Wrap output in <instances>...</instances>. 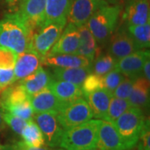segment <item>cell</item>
<instances>
[{
	"mask_svg": "<svg viewBox=\"0 0 150 150\" xmlns=\"http://www.w3.org/2000/svg\"><path fill=\"white\" fill-rule=\"evenodd\" d=\"M33 33L17 12H9L0 20V47L21 54L31 48Z\"/></svg>",
	"mask_w": 150,
	"mask_h": 150,
	"instance_id": "obj_1",
	"label": "cell"
},
{
	"mask_svg": "<svg viewBox=\"0 0 150 150\" xmlns=\"http://www.w3.org/2000/svg\"><path fill=\"white\" fill-rule=\"evenodd\" d=\"M101 119H90L64 130L59 147L64 150H86L97 148Z\"/></svg>",
	"mask_w": 150,
	"mask_h": 150,
	"instance_id": "obj_2",
	"label": "cell"
},
{
	"mask_svg": "<svg viewBox=\"0 0 150 150\" xmlns=\"http://www.w3.org/2000/svg\"><path fill=\"white\" fill-rule=\"evenodd\" d=\"M122 12V4H106L100 7L86 23L87 27L95 38L98 44L107 43L115 31Z\"/></svg>",
	"mask_w": 150,
	"mask_h": 150,
	"instance_id": "obj_3",
	"label": "cell"
},
{
	"mask_svg": "<svg viewBox=\"0 0 150 150\" xmlns=\"http://www.w3.org/2000/svg\"><path fill=\"white\" fill-rule=\"evenodd\" d=\"M149 120L143 110L138 108L130 107L112 122L126 150L132 149L137 145L140 134Z\"/></svg>",
	"mask_w": 150,
	"mask_h": 150,
	"instance_id": "obj_4",
	"label": "cell"
},
{
	"mask_svg": "<svg viewBox=\"0 0 150 150\" xmlns=\"http://www.w3.org/2000/svg\"><path fill=\"white\" fill-rule=\"evenodd\" d=\"M57 117L64 130L80 125L93 118L84 97L67 103L57 112Z\"/></svg>",
	"mask_w": 150,
	"mask_h": 150,
	"instance_id": "obj_5",
	"label": "cell"
},
{
	"mask_svg": "<svg viewBox=\"0 0 150 150\" xmlns=\"http://www.w3.org/2000/svg\"><path fill=\"white\" fill-rule=\"evenodd\" d=\"M33 120L37 123L38 128L41 130L45 145L51 148H59L64 129L59 123L57 112L34 113L33 116Z\"/></svg>",
	"mask_w": 150,
	"mask_h": 150,
	"instance_id": "obj_6",
	"label": "cell"
},
{
	"mask_svg": "<svg viewBox=\"0 0 150 150\" xmlns=\"http://www.w3.org/2000/svg\"><path fill=\"white\" fill-rule=\"evenodd\" d=\"M66 25L60 23H45L33 33L31 48L44 58L58 41Z\"/></svg>",
	"mask_w": 150,
	"mask_h": 150,
	"instance_id": "obj_7",
	"label": "cell"
},
{
	"mask_svg": "<svg viewBox=\"0 0 150 150\" xmlns=\"http://www.w3.org/2000/svg\"><path fill=\"white\" fill-rule=\"evenodd\" d=\"M15 12L33 32L45 23V0H23Z\"/></svg>",
	"mask_w": 150,
	"mask_h": 150,
	"instance_id": "obj_8",
	"label": "cell"
},
{
	"mask_svg": "<svg viewBox=\"0 0 150 150\" xmlns=\"http://www.w3.org/2000/svg\"><path fill=\"white\" fill-rule=\"evenodd\" d=\"M106 4L105 0H72L67 23L76 27L83 25L100 7Z\"/></svg>",
	"mask_w": 150,
	"mask_h": 150,
	"instance_id": "obj_9",
	"label": "cell"
},
{
	"mask_svg": "<svg viewBox=\"0 0 150 150\" xmlns=\"http://www.w3.org/2000/svg\"><path fill=\"white\" fill-rule=\"evenodd\" d=\"M126 27L150 22L149 0H128L122 14Z\"/></svg>",
	"mask_w": 150,
	"mask_h": 150,
	"instance_id": "obj_10",
	"label": "cell"
},
{
	"mask_svg": "<svg viewBox=\"0 0 150 150\" xmlns=\"http://www.w3.org/2000/svg\"><path fill=\"white\" fill-rule=\"evenodd\" d=\"M43 59L44 58L40 56L32 48L18 54L16 63L13 68L15 83L23 79L41 68Z\"/></svg>",
	"mask_w": 150,
	"mask_h": 150,
	"instance_id": "obj_11",
	"label": "cell"
},
{
	"mask_svg": "<svg viewBox=\"0 0 150 150\" xmlns=\"http://www.w3.org/2000/svg\"><path fill=\"white\" fill-rule=\"evenodd\" d=\"M108 54L118 60L137 51L134 40L129 35L127 27H121L114 31L108 39Z\"/></svg>",
	"mask_w": 150,
	"mask_h": 150,
	"instance_id": "obj_12",
	"label": "cell"
},
{
	"mask_svg": "<svg viewBox=\"0 0 150 150\" xmlns=\"http://www.w3.org/2000/svg\"><path fill=\"white\" fill-rule=\"evenodd\" d=\"M149 50H137L133 54L117 60L116 69L125 77L136 79L142 75V70L145 61L149 59Z\"/></svg>",
	"mask_w": 150,
	"mask_h": 150,
	"instance_id": "obj_13",
	"label": "cell"
},
{
	"mask_svg": "<svg viewBox=\"0 0 150 150\" xmlns=\"http://www.w3.org/2000/svg\"><path fill=\"white\" fill-rule=\"evenodd\" d=\"M97 148L100 150H126L113 123L101 119Z\"/></svg>",
	"mask_w": 150,
	"mask_h": 150,
	"instance_id": "obj_14",
	"label": "cell"
},
{
	"mask_svg": "<svg viewBox=\"0 0 150 150\" xmlns=\"http://www.w3.org/2000/svg\"><path fill=\"white\" fill-rule=\"evenodd\" d=\"M79 45V33L78 28L68 23L65 26L58 41L47 55L64 54H77ZM46 55V56H47Z\"/></svg>",
	"mask_w": 150,
	"mask_h": 150,
	"instance_id": "obj_15",
	"label": "cell"
},
{
	"mask_svg": "<svg viewBox=\"0 0 150 150\" xmlns=\"http://www.w3.org/2000/svg\"><path fill=\"white\" fill-rule=\"evenodd\" d=\"M30 103L32 104L34 113L46 112H58L67 104L60 101L48 87L30 96Z\"/></svg>",
	"mask_w": 150,
	"mask_h": 150,
	"instance_id": "obj_16",
	"label": "cell"
},
{
	"mask_svg": "<svg viewBox=\"0 0 150 150\" xmlns=\"http://www.w3.org/2000/svg\"><path fill=\"white\" fill-rule=\"evenodd\" d=\"M92 63L90 59L78 54H64L45 56L43 64L52 68L71 69L92 67Z\"/></svg>",
	"mask_w": 150,
	"mask_h": 150,
	"instance_id": "obj_17",
	"label": "cell"
},
{
	"mask_svg": "<svg viewBox=\"0 0 150 150\" xmlns=\"http://www.w3.org/2000/svg\"><path fill=\"white\" fill-rule=\"evenodd\" d=\"M83 97L91 108L93 118L105 119L109 102L112 97V92L105 88H99L83 94Z\"/></svg>",
	"mask_w": 150,
	"mask_h": 150,
	"instance_id": "obj_18",
	"label": "cell"
},
{
	"mask_svg": "<svg viewBox=\"0 0 150 150\" xmlns=\"http://www.w3.org/2000/svg\"><path fill=\"white\" fill-rule=\"evenodd\" d=\"M71 2L72 0H45V23L66 25Z\"/></svg>",
	"mask_w": 150,
	"mask_h": 150,
	"instance_id": "obj_19",
	"label": "cell"
},
{
	"mask_svg": "<svg viewBox=\"0 0 150 150\" xmlns=\"http://www.w3.org/2000/svg\"><path fill=\"white\" fill-rule=\"evenodd\" d=\"M149 83L144 78L140 75L134 79L133 89L128 98L131 107L138 108L144 111L149 106Z\"/></svg>",
	"mask_w": 150,
	"mask_h": 150,
	"instance_id": "obj_20",
	"label": "cell"
},
{
	"mask_svg": "<svg viewBox=\"0 0 150 150\" xmlns=\"http://www.w3.org/2000/svg\"><path fill=\"white\" fill-rule=\"evenodd\" d=\"M48 88L60 101L64 103H69L79 98L83 97L81 86L76 85L67 81L53 79Z\"/></svg>",
	"mask_w": 150,
	"mask_h": 150,
	"instance_id": "obj_21",
	"label": "cell"
},
{
	"mask_svg": "<svg viewBox=\"0 0 150 150\" xmlns=\"http://www.w3.org/2000/svg\"><path fill=\"white\" fill-rule=\"evenodd\" d=\"M52 79L53 76L41 67L33 74L18 81V83H20L23 86L28 94L29 96H32L38 92L48 87Z\"/></svg>",
	"mask_w": 150,
	"mask_h": 150,
	"instance_id": "obj_22",
	"label": "cell"
},
{
	"mask_svg": "<svg viewBox=\"0 0 150 150\" xmlns=\"http://www.w3.org/2000/svg\"><path fill=\"white\" fill-rule=\"evenodd\" d=\"M77 28L79 33V45L77 54L88 58L93 62L96 57L98 44L86 23Z\"/></svg>",
	"mask_w": 150,
	"mask_h": 150,
	"instance_id": "obj_23",
	"label": "cell"
},
{
	"mask_svg": "<svg viewBox=\"0 0 150 150\" xmlns=\"http://www.w3.org/2000/svg\"><path fill=\"white\" fill-rule=\"evenodd\" d=\"M92 73V67L83 68H71V69H60L54 68L53 79L57 80H63L82 86L86 77Z\"/></svg>",
	"mask_w": 150,
	"mask_h": 150,
	"instance_id": "obj_24",
	"label": "cell"
},
{
	"mask_svg": "<svg viewBox=\"0 0 150 150\" xmlns=\"http://www.w3.org/2000/svg\"><path fill=\"white\" fill-rule=\"evenodd\" d=\"M16 83V84L14 83L12 85L8 86L0 93V103L2 108L19 104L30 99V96L25 91L23 86L18 82Z\"/></svg>",
	"mask_w": 150,
	"mask_h": 150,
	"instance_id": "obj_25",
	"label": "cell"
},
{
	"mask_svg": "<svg viewBox=\"0 0 150 150\" xmlns=\"http://www.w3.org/2000/svg\"><path fill=\"white\" fill-rule=\"evenodd\" d=\"M21 137L23 142L28 147L38 148L45 145L43 134L33 118L28 120L27 124L22 131Z\"/></svg>",
	"mask_w": 150,
	"mask_h": 150,
	"instance_id": "obj_26",
	"label": "cell"
},
{
	"mask_svg": "<svg viewBox=\"0 0 150 150\" xmlns=\"http://www.w3.org/2000/svg\"><path fill=\"white\" fill-rule=\"evenodd\" d=\"M138 50L149 48L150 46V22L141 25L127 27Z\"/></svg>",
	"mask_w": 150,
	"mask_h": 150,
	"instance_id": "obj_27",
	"label": "cell"
},
{
	"mask_svg": "<svg viewBox=\"0 0 150 150\" xmlns=\"http://www.w3.org/2000/svg\"><path fill=\"white\" fill-rule=\"evenodd\" d=\"M117 59L111 54H106L98 57L92 63V72L99 76H103L116 68Z\"/></svg>",
	"mask_w": 150,
	"mask_h": 150,
	"instance_id": "obj_28",
	"label": "cell"
},
{
	"mask_svg": "<svg viewBox=\"0 0 150 150\" xmlns=\"http://www.w3.org/2000/svg\"><path fill=\"white\" fill-rule=\"evenodd\" d=\"M131 107L128 99L118 98L112 96L110 99L105 120L113 122Z\"/></svg>",
	"mask_w": 150,
	"mask_h": 150,
	"instance_id": "obj_29",
	"label": "cell"
},
{
	"mask_svg": "<svg viewBox=\"0 0 150 150\" xmlns=\"http://www.w3.org/2000/svg\"><path fill=\"white\" fill-rule=\"evenodd\" d=\"M4 111L10 112L11 114L15 115L17 117L23 118L24 120L32 119L33 116L34 114V111L32 107V104L30 103V99L21 103L19 104L13 105L7 108H2Z\"/></svg>",
	"mask_w": 150,
	"mask_h": 150,
	"instance_id": "obj_30",
	"label": "cell"
},
{
	"mask_svg": "<svg viewBox=\"0 0 150 150\" xmlns=\"http://www.w3.org/2000/svg\"><path fill=\"white\" fill-rule=\"evenodd\" d=\"M125 76L118 69H113L108 74L102 76L103 88L112 92L117 88V86L124 79Z\"/></svg>",
	"mask_w": 150,
	"mask_h": 150,
	"instance_id": "obj_31",
	"label": "cell"
},
{
	"mask_svg": "<svg viewBox=\"0 0 150 150\" xmlns=\"http://www.w3.org/2000/svg\"><path fill=\"white\" fill-rule=\"evenodd\" d=\"M3 118L4 123H7L15 134L21 136L22 131L24 129L25 125L27 124L28 120H24L4 110H3Z\"/></svg>",
	"mask_w": 150,
	"mask_h": 150,
	"instance_id": "obj_32",
	"label": "cell"
},
{
	"mask_svg": "<svg viewBox=\"0 0 150 150\" xmlns=\"http://www.w3.org/2000/svg\"><path fill=\"white\" fill-rule=\"evenodd\" d=\"M18 54L10 49L0 47V69H13Z\"/></svg>",
	"mask_w": 150,
	"mask_h": 150,
	"instance_id": "obj_33",
	"label": "cell"
},
{
	"mask_svg": "<svg viewBox=\"0 0 150 150\" xmlns=\"http://www.w3.org/2000/svg\"><path fill=\"white\" fill-rule=\"evenodd\" d=\"M81 88L83 94L88 93L99 88H103L102 76L97 75L92 72L90 74L86 77Z\"/></svg>",
	"mask_w": 150,
	"mask_h": 150,
	"instance_id": "obj_34",
	"label": "cell"
},
{
	"mask_svg": "<svg viewBox=\"0 0 150 150\" xmlns=\"http://www.w3.org/2000/svg\"><path fill=\"white\" fill-rule=\"evenodd\" d=\"M134 81V79H133L125 77L124 79L112 91V96L115 98H118L128 99L131 94L132 89H133Z\"/></svg>",
	"mask_w": 150,
	"mask_h": 150,
	"instance_id": "obj_35",
	"label": "cell"
},
{
	"mask_svg": "<svg viewBox=\"0 0 150 150\" xmlns=\"http://www.w3.org/2000/svg\"><path fill=\"white\" fill-rule=\"evenodd\" d=\"M13 69H0V93L8 86L14 83Z\"/></svg>",
	"mask_w": 150,
	"mask_h": 150,
	"instance_id": "obj_36",
	"label": "cell"
},
{
	"mask_svg": "<svg viewBox=\"0 0 150 150\" xmlns=\"http://www.w3.org/2000/svg\"><path fill=\"white\" fill-rule=\"evenodd\" d=\"M149 120L146 123L137 143L139 150H150Z\"/></svg>",
	"mask_w": 150,
	"mask_h": 150,
	"instance_id": "obj_37",
	"label": "cell"
},
{
	"mask_svg": "<svg viewBox=\"0 0 150 150\" xmlns=\"http://www.w3.org/2000/svg\"><path fill=\"white\" fill-rule=\"evenodd\" d=\"M142 76L147 81H150V60L148 59L145 61L143 70H142Z\"/></svg>",
	"mask_w": 150,
	"mask_h": 150,
	"instance_id": "obj_38",
	"label": "cell"
},
{
	"mask_svg": "<svg viewBox=\"0 0 150 150\" xmlns=\"http://www.w3.org/2000/svg\"><path fill=\"white\" fill-rule=\"evenodd\" d=\"M22 1L23 0H5V3L9 9V12H15Z\"/></svg>",
	"mask_w": 150,
	"mask_h": 150,
	"instance_id": "obj_39",
	"label": "cell"
},
{
	"mask_svg": "<svg viewBox=\"0 0 150 150\" xmlns=\"http://www.w3.org/2000/svg\"><path fill=\"white\" fill-rule=\"evenodd\" d=\"M20 142H21V144L24 150H64L63 149L51 148V147H48V146H46V145H43L42 147H38V148H33V147H28V146H27L23 141H20Z\"/></svg>",
	"mask_w": 150,
	"mask_h": 150,
	"instance_id": "obj_40",
	"label": "cell"
},
{
	"mask_svg": "<svg viewBox=\"0 0 150 150\" xmlns=\"http://www.w3.org/2000/svg\"><path fill=\"white\" fill-rule=\"evenodd\" d=\"M2 150H24L21 144V142H16L10 144L2 145Z\"/></svg>",
	"mask_w": 150,
	"mask_h": 150,
	"instance_id": "obj_41",
	"label": "cell"
},
{
	"mask_svg": "<svg viewBox=\"0 0 150 150\" xmlns=\"http://www.w3.org/2000/svg\"><path fill=\"white\" fill-rule=\"evenodd\" d=\"M108 4H121L128 0H105Z\"/></svg>",
	"mask_w": 150,
	"mask_h": 150,
	"instance_id": "obj_42",
	"label": "cell"
},
{
	"mask_svg": "<svg viewBox=\"0 0 150 150\" xmlns=\"http://www.w3.org/2000/svg\"><path fill=\"white\" fill-rule=\"evenodd\" d=\"M4 118H3V108L0 103V132L4 128Z\"/></svg>",
	"mask_w": 150,
	"mask_h": 150,
	"instance_id": "obj_43",
	"label": "cell"
},
{
	"mask_svg": "<svg viewBox=\"0 0 150 150\" xmlns=\"http://www.w3.org/2000/svg\"><path fill=\"white\" fill-rule=\"evenodd\" d=\"M86 150H100V149H98V148H94V149H86Z\"/></svg>",
	"mask_w": 150,
	"mask_h": 150,
	"instance_id": "obj_44",
	"label": "cell"
},
{
	"mask_svg": "<svg viewBox=\"0 0 150 150\" xmlns=\"http://www.w3.org/2000/svg\"><path fill=\"white\" fill-rule=\"evenodd\" d=\"M0 150H2V145L0 144Z\"/></svg>",
	"mask_w": 150,
	"mask_h": 150,
	"instance_id": "obj_45",
	"label": "cell"
}]
</instances>
